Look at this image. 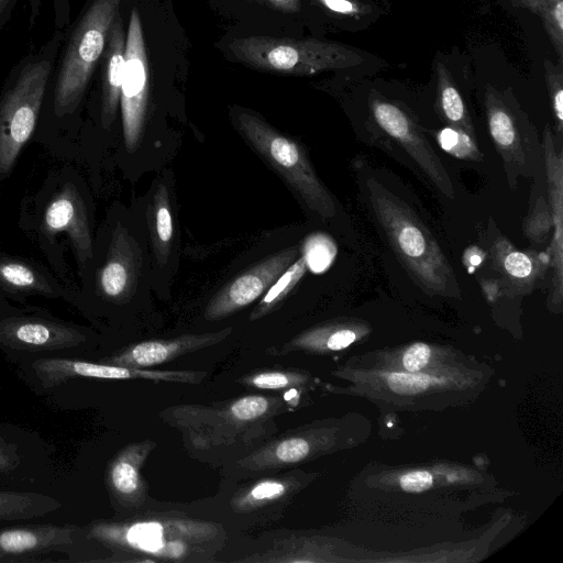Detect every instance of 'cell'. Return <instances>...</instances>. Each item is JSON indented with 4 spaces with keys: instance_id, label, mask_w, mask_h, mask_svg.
<instances>
[{
    "instance_id": "23",
    "label": "cell",
    "mask_w": 563,
    "mask_h": 563,
    "mask_svg": "<svg viewBox=\"0 0 563 563\" xmlns=\"http://www.w3.org/2000/svg\"><path fill=\"white\" fill-rule=\"evenodd\" d=\"M154 244L157 260L166 262L173 238V218L167 189L161 185L155 195L154 203Z\"/></svg>"
},
{
    "instance_id": "1",
    "label": "cell",
    "mask_w": 563,
    "mask_h": 563,
    "mask_svg": "<svg viewBox=\"0 0 563 563\" xmlns=\"http://www.w3.org/2000/svg\"><path fill=\"white\" fill-rule=\"evenodd\" d=\"M93 206L88 186L75 166L65 164L47 173L21 203L18 227L36 246L47 266L67 286L75 287L67 263L69 253L77 276L92 257Z\"/></svg>"
},
{
    "instance_id": "5",
    "label": "cell",
    "mask_w": 563,
    "mask_h": 563,
    "mask_svg": "<svg viewBox=\"0 0 563 563\" xmlns=\"http://www.w3.org/2000/svg\"><path fill=\"white\" fill-rule=\"evenodd\" d=\"M229 48L250 67L297 76L346 69L364 62V56L353 47L316 38L254 35L231 41Z\"/></svg>"
},
{
    "instance_id": "22",
    "label": "cell",
    "mask_w": 563,
    "mask_h": 563,
    "mask_svg": "<svg viewBox=\"0 0 563 563\" xmlns=\"http://www.w3.org/2000/svg\"><path fill=\"white\" fill-rule=\"evenodd\" d=\"M542 21L560 63L563 59V0H517Z\"/></svg>"
},
{
    "instance_id": "10",
    "label": "cell",
    "mask_w": 563,
    "mask_h": 563,
    "mask_svg": "<svg viewBox=\"0 0 563 563\" xmlns=\"http://www.w3.org/2000/svg\"><path fill=\"white\" fill-rule=\"evenodd\" d=\"M481 234L485 253L481 266L494 273V276L478 278L486 296L495 299L501 295H525L547 283L550 265L547 252L518 250L492 218Z\"/></svg>"
},
{
    "instance_id": "27",
    "label": "cell",
    "mask_w": 563,
    "mask_h": 563,
    "mask_svg": "<svg viewBox=\"0 0 563 563\" xmlns=\"http://www.w3.org/2000/svg\"><path fill=\"white\" fill-rule=\"evenodd\" d=\"M438 141L446 152L456 157L475 162L483 161L478 143L450 128L445 126L439 133Z\"/></svg>"
},
{
    "instance_id": "33",
    "label": "cell",
    "mask_w": 563,
    "mask_h": 563,
    "mask_svg": "<svg viewBox=\"0 0 563 563\" xmlns=\"http://www.w3.org/2000/svg\"><path fill=\"white\" fill-rule=\"evenodd\" d=\"M287 490V485L277 479H266L256 484L244 497L247 504H260L282 497Z\"/></svg>"
},
{
    "instance_id": "26",
    "label": "cell",
    "mask_w": 563,
    "mask_h": 563,
    "mask_svg": "<svg viewBox=\"0 0 563 563\" xmlns=\"http://www.w3.org/2000/svg\"><path fill=\"white\" fill-rule=\"evenodd\" d=\"M545 81L549 91L554 130L559 135L563 131V71L561 65H553L550 60L544 62Z\"/></svg>"
},
{
    "instance_id": "30",
    "label": "cell",
    "mask_w": 563,
    "mask_h": 563,
    "mask_svg": "<svg viewBox=\"0 0 563 563\" xmlns=\"http://www.w3.org/2000/svg\"><path fill=\"white\" fill-rule=\"evenodd\" d=\"M269 407L267 398L246 396L235 400L230 408L232 416L241 421H249L263 416Z\"/></svg>"
},
{
    "instance_id": "34",
    "label": "cell",
    "mask_w": 563,
    "mask_h": 563,
    "mask_svg": "<svg viewBox=\"0 0 563 563\" xmlns=\"http://www.w3.org/2000/svg\"><path fill=\"white\" fill-rule=\"evenodd\" d=\"M295 380L292 375L280 372L260 373L250 378V383L261 389H282Z\"/></svg>"
},
{
    "instance_id": "17",
    "label": "cell",
    "mask_w": 563,
    "mask_h": 563,
    "mask_svg": "<svg viewBox=\"0 0 563 563\" xmlns=\"http://www.w3.org/2000/svg\"><path fill=\"white\" fill-rule=\"evenodd\" d=\"M103 75L99 110V124L109 131L117 118L125 67V35L120 13L117 15L103 52Z\"/></svg>"
},
{
    "instance_id": "12",
    "label": "cell",
    "mask_w": 563,
    "mask_h": 563,
    "mask_svg": "<svg viewBox=\"0 0 563 563\" xmlns=\"http://www.w3.org/2000/svg\"><path fill=\"white\" fill-rule=\"evenodd\" d=\"M74 288L42 262L0 250V306H26L32 298L64 299L70 303Z\"/></svg>"
},
{
    "instance_id": "21",
    "label": "cell",
    "mask_w": 563,
    "mask_h": 563,
    "mask_svg": "<svg viewBox=\"0 0 563 563\" xmlns=\"http://www.w3.org/2000/svg\"><path fill=\"white\" fill-rule=\"evenodd\" d=\"M307 269L306 261L301 255L292 262L267 289L266 295L255 307L250 319H260L277 307L300 282Z\"/></svg>"
},
{
    "instance_id": "35",
    "label": "cell",
    "mask_w": 563,
    "mask_h": 563,
    "mask_svg": "<svg viewBox=\"0 0 563 563\" xmlns=\"http://www.w3.org/2000/svg\"><path fill=\"white\" fill-rule=\"evenodd\" d=\"M431 356V349L424 343H415L407 349L402 357L405 368L411 373L422 369Z\"/></svg>"
},
{
    "instance_id": "6",
    "label": "cell",
    "mask_w": 563,
    "mask_h": 563,
    "mask_svg": "<svg viewBox=\"0 0 563 563\" xmlns=\"http://www.w3.org/2000/svg\"><path fill=\"white\" fill-rule=\"evenodd\" d=\"M234 121L253 148L283 176L312 212L322 219L335 216L334 199L318 178L299 143L251 112L235 111Z\"/></svg>"
},
{
    "instance_id": "36",
    "label": "cell",
    "mask_w": 563,
    "mask_h": 563,
    "mask_svg": "<svg viewBox=\"0 0 563 563\" xmlns=\"http://www.w3.org/2000/svg\"><path fill=\"white\" fill-rule=\"evenodd\" d=\"M30 4V25L34 26L40 14L42 0H29ZM55 23L66 24L69 22V0H54Z\"/></svg>"
},
{
    "instance_id": "4",
    "label": "cell",
    "mask_w": 563,
    "mask_h": 563,
    "mask_svg": "<svg viewBox=\"0 0 563 563\" xmlns=\"http://www.w3.org/2000/svg\"><path fill=\"white\" fill-rule=\"evenodd\" d=\"M64 31L56 29L38 52L21 59L0 91V181L11 175L34 136Z\"/></svg>"
},
{
    "instance_id": "9",
    "label": "cell",
    "mask_w": 563,
    "mask_h": 563,
    "mask_svg": "<svg viewBox=\"0 0 563 563\" xmlns=\"http://www.w3.org/2000/svg\"><path fill=\"white\" fill-rule=\"evenodd\" d=\"M90 332L33 306H0V349L11 353L75 352L87 345Z\"/></svg>"
},
{
    "instance_id": "32",
    "label": "cell",
    "mask_w": 563,
    "mask_h": 563,
    "mask_svg": "<svg viewBox=\"0 0 563 563\" xmlns=\"http://www.w3.org/2000/svg\"><path fill=\"white\" fill-rule=\"evenodd\" d=\"M23 454L15 440L9 439L4 431L0 430V476L8 475L22 463Z\"/></svg>"
},
{
    "instance_id": "13",
    "label": "cell",
    "mask_w": 563,
    "mask_h": 563,
    "mask_svg": "<svg viewBox=\"0 0 563 563\" xmlns=\"http://www.w3.org/2000/svg\"><path fill=\"white\" fill-rule=\"evenodd\" d=\"M541 142L548 202L552 216V238L547 251L550 258L547 284L549 302L560 306L563 297V154L555 147L550 124L544 126Z\"/></svg>"
},
{
    "instance_id": "7",
    "label": "cell",
    "mask_w": 563,
    "mask_h": 563,
    "mask_svg": "<svg viewBox=\"0 0 563 563\" xmlns=\"http://www.w3.org/2000/svg\"><path fill=\"white\" fill-rule=\"evenodd\" d=\"M484 107L488 133L509 188L516 189L519 178L534 179L543 173L541 137L518 104L488 86Z\"/></svg>"
},
{
    "instance_id": "19",
    "label": "cell",
    "mask_w": 563,
    "mask_h": 563,
    "mask_svg": "<svg viewBox=\"0 0 563 563\" xmlns=\"http://www.w3.org/2000/svg\"><path fill=\"white\" fill-rule=\"evenodd\" d=\"M60 506L57 499L45 494L0 490V521L37 518Z\"/></svg>"
},
{
    "instance_id": "41",
    "label": "cell",
    "mask_w": 563,
    "mask_h": 563,
    "mask_svg": "<svg viewBox=\"0 0 563 563\" xmlns=\"http://www.w3.org/2000/svg\"><path fill=\"white\" fill-rule=\"evenodd\" d=\"M273 7L276 9L287 12L294 13L299 11L300 9V0H267Z\"/></svg>"
},
{
    "instance_id": "14",
    "label": "cell",
    "mask_w": 563,
    "mask_h": 563,
    "mask_svg": "<svg viewBox=\"0 0 563 563\" xmlns=\"http://www.w3.org/2000/svg\"><path fill=\"white\" fill-rule=\"evenodd\" d=\"M299 252L298 245L287 247L239 275L210 300L206 319L218 320L252 303L298 258Z\"/></svg>"
},
{
    "instance_id": "28",
    "label": "cell",
    "mask_w": 563,
    "mask_h": 563,
    "mask_svg": "<svg viewBox=\"0 0 563 563\" xmlns=\"http://www.w3.org/2000/svg\"><path fill=\"white\" fill-rule=\"evenodd\" d=\"M322 339V342L317 343L313 347L323 344L331 351L342 350L356 340V332L350 328H340L328 330L327 328L314 329L302 333L292 342H306Z\"/></svg>"
},
{
    "instance_id": "31",
    "label": "cell",
    "mask_w": 563,
    "mask_h": 563,
    "mask_svg": "<svg viewBox=\"0 0 563 563\" xmlns=\"http://www.w3.org/2000/svg\"><path fill=\"white\" fill-rule=\"evenodd\" d=\"M309 443L301 438H289L279 442L275 450V459L280 463H296L309 453Z\"/></svg>"
},
{
    "instance_id": "18",
    "label": "cell",
    "mask_w": 563,
    "mask_h": 563,
    "mask_svg": "<svg viewBox=\"0 0 563 563\" xmlns=\"http://www.w3.org/2000/svg\"><path fill=\"white\" fill-rule=\"evenodd\" d=\"M437 110L446 128L477 142L467 107L450 73L442 63L437 64Z\"/></svg>"
},
{
    "instance_id": "25",
    "label": "cell",
    "mask_w": 563,
    "mask_h": 563,
    "mask_svg": "<svg viewBox=\"0 0 563 563\" xmlns=\"http://www.w3.org/2000/svg\"><path fill=\"white\" fill-rule=\"evenodd\" d=\"M301 252L307 268L320 273L331 264L335 255V247L327 235L318 233L311 234L305 240Z\"/></svg>"
},
{
    "instance_id": "40",
    "label": "cell",
    "mask_w": 563,
    "mask_h": 563,
    "mask_svg": "<svg viewBox=\"0 0 563 563\" xmlns=\"http://www.w3.org/2000/svg\"><path fill=\"white\" fill-rule=\"evenodd\" d=\"M19 0H0V31L10 20Z\"/></svg>"
},
{
    "instance_id": "16",
    "label": "cell",
    "mask_w": 563,
    "mask_h": 563,
    "mask_svg": "<svg viewBox=\"0 0 563 563\" xmlns=\"http://www.w3.org/2000/svg\"><path fill=\"white\" fill-rule=\"evenodd\" d=\"M232 332L225 328L218 332L183 335L172 340H152L136 343L109 358V364L148 367L169 362L177 356L217 344Z\"/></svg>"
},
{
    "instance_id": "15",
    "label": "cell",
    "mask_w": 563,
    "mask_h": 563,
    "mask_svg": "<svg viewBox=\"0 0 563 563\" xmlns=\"http://www.w3.org/2000/svg\"><path fill=\"white\" fill-rule=\"evenodd\" d=\"M86 537L75 525H27L0 529V562L41 561L36 556L51 552L67 553Z\"/></svg>"
},
{
    "instance_id": "38",
    "label": "cell",
    "mask_w": 563,
    "mask_h": 563,
    "mask_svg": "<svg viewBox=\"0 0 563 563\" xmlns=\"http://www.w3.org/2000/svg\"><path fill=\"white\" fill-rule=\"evenodd\" d=\"M318 2L331 12L341 15H356L362 12V5L354 0H318Z\"/></svg>"
},
{
    "instance_id": "8",
    "label": "cell",
    "mask_w": 563,
    "mask_h": 563,
    "mask_svg": "<svg viewBox=\"0 0 563 563\" xmlns=\"http://www.w3.org/2000/svg\"><path fill=\"white\" fill-rule=\"evenodd\" d=\"M369 121L377 133L378 145L406 156L405 162L445 198H454V186L442 161L412 115L398 102L382 96L368 101Z\"/></svg>"
},
{
    "instance_id": "24",
    "label": "cell",
    "mask_w": 563,
    "mask_h": 563,
    "mask_svg": "<svg viewBox=\"0 0 563 563\" xmlns=\"http://www.w3.org/2000/svg\"><path fill=\"white\" fill-rule=\"evenodd\" d=\"M523 233L532 243H543L552 230V216L548 200L538 196L531 203L530 210L523 220Z\"/></svg>"
},
{
    "instance_id": "39",
    "label": "cell",
    "mask_w": 563,
    "mask_h": 563,
    "mask_svg": "<svg viewBox=\"0 0 563 563\" xmlns=\"http://www.w3.org/2000/svg\"><path fill=\"white\" fill-rule=\"evenodd\" d=\"M485 258L484 250L481 246L472 245L463 253V264L470 271L474 272L481 267Z\"/></svg>"
},
{
    "instance_id": "11",
    "label": "cell",
    "mask_w": 563,
    "mask_h": 563,
    "mask_svg": "<svg viewBox=\"0 0 563 563\" xmlns=\"http://www.w3.org/2000/svg\"><path fill=\"white\" fill-rule=\"evenodd\" d=\"M148 63L139 11H131L125 37V67L120 92L124 147L132 153L139 146L146 115Z\"/></svg>"
},
{
    "instance_id": "3",
    "label": "cell",
    "mask_w": 563,
    "mask_h": 563,
    "mask_svg": "<svg viewBox=\"0 0 563 563\" xmlns=\"http://www.w3.org/2000/svg\"><path fill=\"white\" fill-rule=\"evenodd\" d=\"M363 180L367 209L415 284L430 295L459 297L452 265L415 210L375 178Z\"/></svg>"
},
{
    "instance_id": "20",
    "label": "cell",
    "mask_w": 563,
    "mask_h": 563,
    "mask_svg": "<svg viewBox=\"0 0 563 563\" xmlns=\"http://www.w3.org/2000/svg\"><path fill=\"white\" fill-rule=\"evenodd\" d=\"M141 459L137 448H129L114 459L109 468L108 481L115 496L129 499L140 492Z\"/></svg>"
},
{
    "instance_id": "37",
    "label": "cell",
    "mask_w": 563,
    "mask_h": 563,
    "mask_svg": "<svg viewBox=\"0 0 563 563\" xmlns=\"http://www.w3.org/2000/svg\"><path fill=\"white\" fill-rule=\"evenodd\" d=\"M433 477L429 472L415 471L407 473L400 478V486L409 493H421L432 486Z\"/></svg>"
},
{
    "instance_id": "29",
    "label": "cell",
    "mask_w": 563,
    "mask_h": 563,
    "mask_svg": "<svg viewBox=\"0 0 563 563\" xmlns=\"http://www.w3.org/2000/svg\"><path fill=\"white\" fill-rule=\"evenodd\" d=\"M387 382L389 387L399 395H415L424 391L431 379L422 374L390 373Z\"/></svg>"
},
{
    "instance_id": "2",
    "label": "cell",
    "mask_w": 563,
    "mask_h": 563,
    "mask_svg": "<svg viewBox=\"0 0 563 563\" xmlns=\"http://www.w3.org/2000/svg\"><path fill=\"white\" fill-rule=\"evenodd\" d=\"M119 8L120 0H92L65 43L49 109L41 112L33 136L57 157L75 162L78 156V111Z\"/></svg>"
}]
</instances>
